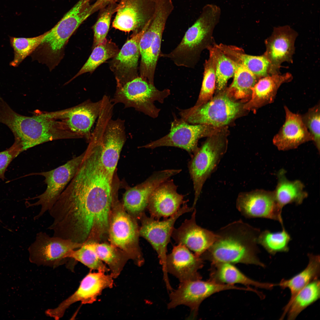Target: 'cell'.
Returning <instances> with one entry per match:
<instances>
[{"instance_id":"1","label":"cell","mask_w":320,"mask_h":320,"mask_svg":"<svg viewBox=\"0 0 320 320\" xmlns=\"http://www.w3.org/2000/svg\"><path fill=\"white\" fill-rule=\"evenodd\" d=\"M101 149L88 146L75 175L53 206L58 216L72 226L93 230L108 225L114 201L113 178L101 162Z\"/></svg>"},{"instance_id":"2","label":"cell","mask_w":320,"mask_h":320,"mask_svg":"<svg viewBox=\"0 0 320 320\" xmlns=\"http://www.w3.org/2000/svg\"><path fill=\"white\" fill-rule=\"evenodd\" d=\"M217 240L201 256L211 264L243 263L265 267L257 254L260 230L241 220L221 228L216 232Z\"/></svg>"},{"instance_id":"3","label":"cell","mask_w":320,"mask_h":320,"mask_svg":"<svg viewBox=\"0 0 320 320\" xmlns=\"http://www.w3.org/2000/svg\"><path fill=\"white\" fill-rule=\"evenodd\" d=\"M7 125L23 151L49 141L77 138L67 130L54 112L28 116L13 112L8 118Z\"/></svg>"},{"instance_id":"4","label":"cell","mask_w":320,"mask_h":320,"mask_svg":"<svg viewBox=\"0 0 320 320\" xmlns=\"http://www.w3.org/2000/svg\"><path fill=\"white\" fill-rule=\"evenodd\" d=\"M220 13V9L216 5L205 6L177 46L168 54L161 53L160 56L169 59L178 66L194 68L202 51L210 45L213 29Z\"/></svg>"},{"instance_id":"5","label":"cell","mask_w":320,"mask_h":320,"mask_svg":"<svg viewBox=\"0 0 320 320\" xmlns=\"http://www.w3.org/2000/svg\"><path fill=\"white\" fill-rule=\"evenodd\" d=\"M172 0H157L151 22L140 41L141 77L154 84V76L161 53V40L167 21L173 11Z\"/></svg>"},{"instance_id":"6","label":"cell","mask_w":320,"mask_h":320,"mask_svg":"<svg viewBox=\"0 0 320 320\" xmlns=\"http://www.w3.org/2000/svg\"><path fill=\"white\" fill-rule=\"evenodd\" d=\"M170 94L169 90H159L154 84L138 77L128 81H118L116 92L111 101L114 105L121 103L125 108H133L155 118L158 116L160 109L154 102L163 103Z\"/></svg>"},{"instance_id":"7","label":"cell","mask_w":320,"mask_h":320,"mask_svg":"<svg viewBox=\"0 0 320 320\" xmlns=\"http://www.w3.org/2000/svg\"><path fill=\"white\" fill-rule=\"evenodd\" d=\"M91 15L89 5L85 0L79 1L52 28L45 32L38 47L48 64L57 63L68 39L79 25Z\"/></svg>"},{"instance_id":"8","label":"cell","mask_w":320,"mask_h":320,"mask_svg":"<svg viewBox=\"0 0 320 320\" xmlns=\"http://www.w3.org/2000/svg\"><path fill=\"white\" fill-rule=\"evenodd\" d=\"M220 132L209 136L192 155L188 163L194 192L193 208L195 207L205 181L215 170L227 151V140Z\"/></svg>"},{"instance_id":"9","label":"cell","mask_w":320,"mask_h":320,"mask_svg":"<svg viewBox=\"0 0 320 320\" xmlns=\"http://www.w3.org/2000/svg\"><path fill=\"white\" fill-rule=\"evenodd\" d=\"M114 201L111 213L108 235L111 244L141 266L144 260L139 243V228L134 218L122 205Z\"/></svg>"},{"instance_id":"10","label":"cell","mask_w":320,"mask_h":320,"mask_svg":"<svg viewBox=\"0 0 320 320\" xmlns=\"http://www.w3.org/2000/svg\"><path fill=\"white\" fill-rule=\"evenodd\" d=\"M240 107V103L229 97L225 91L205 103L180 109L179 113L181 118L189 124L222 127L237 115Z\"/></svg>"},{"instance_id":"11","label":"cell","mask_w":320,"mask_h":320,"mask_svg":"<svg viewBox=\"0 0 320 320\" xmlns=\"http://www.w3.org/2000/svg\"><path fill=\"white\" fill-rule=\"evenodd\" d=\"M187 202L188 200L185 201L174 215L163 220L148 217L145 213L139 218L141 224L139 228L140 236L145 239L156 252L162 267L163 279L166 287L170 285L166 268L167 246L170 241L177 220L183 214L192 212L194 209L192 207L188 206Z\"/></svg>"},{"instance_id":"12","label":"cell","mask_w":320,"mask_h":320,"mask_svg":"<svg viewBox=\"0 0 320 320\" xmlns=\"http://www.w3.org/2000/svg\"><path fill=\"white\" fill-rule=\"evenodd\" d=\"M84 154V152L52 170L33 174L43 176L47 185L43 193L31 199L37 200L33 203H28L26 206L28 207L41 206L38 214L34 217V220L38 219L52 208L75 175Z\"/></svg>"},{"instance_id":"13","label":"cell","mask_w":320,"mask_h":320,"mask_svg":"<svg viewBox=\"0 0 320 320\" xmlns=\"http://www.w3.org/2000/svg\"><path fill=\"white\" fill-rule=\"evenodd\" d=\"M190 124L181 119L175 117L170 132L166 135L142 147L153 149L162 146L179 148L191 155L196 151L198 140L220 132L221 127L204 124Z\"/></svg>"},{"instance_id":"14","label":"cell","mask_w":320,"mask_h":320,"mask_svg":"<svg viewBox=\"0 0 320 320\" xmlns=\"http://www.w3.org/2000/svg\"><path fill=\"white\" fill-rule=\"evenodd\" d=\"M201 280L180 282L177 289L170 294L168 308L185 305L190 308L191 316L194 317L197 315L201 303L212 295L229 289L248 290L247 287L218 283L209 280L206 281Z\"/></svg>"},{"instance_id":"15","label":"cell","mask_w":320,"mask_h":320,"mask_svg":"<svg viewBox=\"0 0 320 320\" xmlns=\"http://www.w3.org/2000/svg\"><path fill=\"white\" fill-rule=\"evenodd\" d=\"M82 244L40 232L28 248L29 260L38 265L57 267L66 262L70 252Z\"/></svg>"},{"instance_id":"16","label":"cell","mask_w":320,"mask_h":320,"mask_svg":"<svg viewBox=\"0 0 320 320\" xmlns=\"http://www.w3.org/2000/svg\"><path fill=\"white\" fill-rule=\"evenodd\" d=\"M157 0H120L112 27L125 32L137 33L151 20Z\"/></svg>"},{"instance_id":"17","label":"cell","mask_w":320,"mask_h":320,"mask_svg":"<svg viewBox=\"0 0 320 320\" xmlns=\"http://www.w3.org/2000/svg\"><path fill=\"white\" fill-rule=\"evenodd\" d=\"M237 209L247 218H262L279 222L282 226V208L278 204L273 192L257 190L240 193L236 201Z\"/></svg>"},{"instance_id":"18","label":"cell","mask_w":320,"mask_h":320,"mask_svg":"<svg viewBox=\"0 0 320 320\" xmlns=\"http://www.w3.org/2000/svg\"><path fill=\"white\" fill-rule=\"evenodd\" d=\"M113 278L111 274L106 275L104 272H90L81 281L76 292L56 308L48 309L47 315L58 320L63 316L66 310L75 302L80 301L83 304L92 303L96 300L103 289L113 287Z\"/></svg>"},{"instance_id":"19","label":"cell","mask_w":320,"mask_h":320,"mask_svg":"<svg viewBox=\"0 0 320 320\" xmlns=\"http://www.w3.org/2000/svg\"><path fill=\"white\" fill-rule=\"evenodd\" d=\"M102 98L93 102L87 100L73 107L54 112L67 130L78 138H84L89 142L91 129L102 109Z\"/></svg>"},{"instance_id":"20","label":"cell","mask_w":320,"mask_h":320,"mask_svg":"<svg viewBox=\"0 0 320 320\" xmlns=\"http://www.w3.org/2000/svg\"><path fill=\"white\" fill-rule=\"evenodd\" d=\"M180 169H167L156 172L141 183L127 190L124 194V208L135 218H139L147 208L150 197L161 183L176 175Z\"/></svg>"},{"instance_id":"21","label":"cell","mask_w":320,"mask_h":320,"mask_svg":"<svg viewBox=\"0 0 320 320\" xmlns=\"http://www.w3.org/2000/svg\"><path fill=\"white\" fill-rule=\"evenodd\" d=\"M297 35L289 25L274 27L271 35L265 40L266 50L263 54L270 63L269 75L279 74L283 62H292Z\"/></svg>"},{"instance_id":"22","label":"cell","mask_w":320,"mask_h":320,"mask_svg":"<svg viewBox=\"0 0 320 320\" xmlns=\"http://www.w3.org/2000/svg\"><path fill=\"white\" fill-rule=\"evenodd\" d=\"M195 208L191 218L185 219L178 228H174L171 237L177 244L184 245L199 257L217 240L216 232L198 225L196 221Z\"/></svg>"},{"instance_id":"23","label":"cell","mask_w":320,"mask_h":320,"mask_svg":"<svg viewBox=\"0 0 320 320\" xmlns=\"http://www.w3.org/2000/svg\"><path fill=\"white\" fill-rule=\"evenodd\" d=\"M126 139L124 121L111 119L102 136L100 160L104 169L113 179Z\"/></svg>"},{"instance_id":"24","label":"cell","mask_w":320,"mask_h":320,"mask_svg":"<svg viewBox=\"0 0 320 320\" xmlns=\"http://www.w3.org/2000/svg\"><path fill=\"white\" fill-rule=\"evenodd\" d=\"M166 264L168 273L180 282L201 279L199 270L203 266V260L183 245L177 244L167 255Z\"/></svg>"},{"instance_id":"25","label":"cell","mask_w":320,"mask_h":320,"mask_svg":"<svg viewBox=\"0 0 320 320\" xmlns=\"http://www.w3.org/2000/svg\"><path fill=\"white\" fill-rule=\"evenodd\" d=\"M173 180H167L160 185L149 198L147 208L150 217L157 220L174 215L185 201L184 196L178 193Z\"/></svg>"},{"instance_id":"26","label":"cell","mask_w":320,"mask_h":320,"mask_svg":"<svg viewBox=\"0 0 320 320\" xmlns=\"http://www.w3.org/2000/svg\"><path fill=\"white\" fill-rule=\"evenodd\" d=\"M284 122L273 139V144L280 150L297 148L305 143L313 141L312 137L304 125L301 115L292 112L286 105Z\"/></svg>"},{"instance_id":"27","label":"cell","mask_w":320,"mask_h":320,"mask_svg":"<svg viewBox=\"0 0 320 320\" xmlns=\"http://www.w3.org/2000/svg\"><path fill=\"white\" fill-rule=\"evenodd\" d=\"M292 79V74L288 73L282 75H269L260 79L252 88L250 98L244 108L256 111L273 103L281 85L290 81Z\"/></svg>"},{"instance_id":"28","label":"cell","mask_w":320,"mask_h":320,"mask_svg":"<svg viewBox=\"0 0 320 320\" xmlns=\"http://www.w3.org/2000/svg\"><path fill=\"white\" fill-rule=\"evenodd\" d=\"M209 280L221 284H240L249 287L271 289L277 284L260 282L252 279L242 273L234 264L228 263L211 264Z\"/></svg>"},{"instance_id":"29","label":"cell","mask_w":320,"mask_h":320,"mask_svg":"<svg viewBox=\"0 0 320 320\" xmlns=\"http://www.w3.org/2000/svg\"><path fill=\"white\" fill-rule=\"evenodd\" d=\"M308 263L306 267L302 271L289 279H282L277 284L282 289H289L291 297L287 304L284 308L281 317L286 314L290 304L296 295L311 281L318 279L320 275V256L308 254Z\"/></svg>"},{"instance_id":"30","label":"cell","mask_w":320,"mask_h":320,"mask_svg":"<svg viewBox=\"0 0 320 320\" xmlns=\"http://www.w3.org/2000/svg\"><path fill=\"white\" fill-rule=\"evenodd\" d=\"M223 51L238 64L245 67L257 79L269 75L270 63L263 55L253 56L246 54L241 48L222 44Z\"/></svg>"},{"instance_id":"31","label":"cell","mask_w":320,"mask_h":320,"mask_svg":"<svg viewBox=\"0 0 320 320\" xmlns=\"http://www.w3.org/2000/svg\"><path fill=\"white\" fill-rule=\"evenodd\" d=\"M284 173L283 170L279 172L278 183L273 192L277 202L282 208L288 204H301L308 196L304 191L303 184L300 181L289 180L286 177Z\"/></svg>"},{"instance_id":"32","label":"cell","mask_w":320,"mask_h":320,"mask_svg":"<svg viewBox=\"0 0 320 320\" xmlns=\"http://www.w3.org/2000/svg\"><path fill=\"white\" fill-rule=\"evenodd\" d=\"M87 242L98 258L107 264L113 278L119 275L127 261L128 256L112 244L88 240Z\"/></svg>"},{"instance_id":"33","label":"cell","mask_w":320,"mask_h":320,"mask_svg":"<svg viewBox=\"0 0 320 320\" xmlns=\"http://www.w3.org/2000/svg\"><path fill=\"white\" fill-rule=\"evenodd\" d=\"M151 21L140 31L135 33L130 39L127 40L115 57L117 65L121 69L127 71L136 69L140 55V41Z\"/></svg>"},{"instance_id":"34","label":"cell","mask_w":320,"mask_h":320,"mask_svg":"<svg viewBox=\"0 0 320 320\" xmlns=\"http://www.w3.org/2000/svg\"><path fill=\"white\" fill-rule=\"evenodd\" d=\"M257 78L243 65L238 64L233 75V81L226 90L228 95L235 99L250 98L252 89Z\"/></svg>"},{"instance_id":"35","label":"cell","mask_w":320,"mask_h":320,"mask_svg":"<svg viewBox=\"0 0 320 320\" xmlns=\"http://www.w3.org/2000/svg\"><path fill=\"white\" fill-rule=\"evenodd\" d=\"M320 297V281L317 279L310 283L295 296L287 310V319H295L302 311Z\"/></svg>"},{"instance_id":"36","label":"cell","mask_w":320,"mask_h":320,"mask_svg":"<svg viewBox=\"0 0 320 320\" xmlns=\"http://www.w3.org/2000/svg\"><path fill=\"white\" fill-rule=\"evenodd\" d=\"M208 47L212 50L214 56L216 83L217 89L220 91L224 89L228 80L233 76L238 64L231 59L218 45H210Z\"/></svg>"},{"instance_id":"37","label":"cell","mask_w":320,"mask_h":320,"mask_svg":"<svg viewBox=\"0 0 320 320\" xmlns=\"http://www.w3.org/2000/svg\"><path fill=\"white\" fill-rule=\"evenodd\" d=\"M118 53L116 45L106 40L94 47L87 61L72 79L82 74L93 71L108 59L115 57Z\"/></svg>"},{"instance_id":"38","label":"cell","mask_w":320,"mask_h":320,"mask_svg":"<svg viewBox=\"0 0 320 320\" xmlns=\"http://www.w3.org/2000/svg\"><path fill=\"white\" fill-rule=\"evenodd\" d=\"M291 240L290 235L283 226L282 231L279 232H272L268 230L260 232L257 243L268 253L274 255L278 252H288Z\"/></svg>"},{"instance_id":"39","label":"cell","mask_w":320,"mask_h":320,"mask_svg":"<svg viewBox=\"0 0 320 320\" xmlns=\"http://www.w3.org/2000/svg\"><path fill=\"white\" fill-rule=\"evenodd\" d=\"M45 33L32 38L10 37V41L14 52L13 60L10 65L17 67L27 56L36 49L40 44Z\"/></svg>"},{"instance_id":"40","label":"cell","mask_w":320,"mask_h":320,"mask_svg":"<svg viewBox=\"0 0 320 320\" xmlns=\"http://www.w3.org/2000/svg\"><path fill=\"white\" fill-rule=\"evenodd\" d=\"M209 57L204 65V72L201 88L198 100L194 105L205 103L212 98L216 83L215 63L213 52L209 48Z\"/></svg>"},{"instance_id":"41","label":"cell","mask_w":320,"mask_h":320,"mask_svg":"<svg viewBox=\"0 0 320 320\" xmlns=\"http://www.w3.org/2000/svg\"><path fill=\"white\" fill-rule=\"evenodd\" d=\"M68 257L81 262L91 269L105 273L110 270L87 242L83 243L80 248L70 252Z\"/></svg>"},{"instance_id":"42","label":"cell","mask_w":320,"mask_h":320,"mask_svg":"<svg viewBox=\"0 0 320 320\" xmlns=\"http://www.w3.org/2000/svg\"><path fill=\"white\" fill-rule=\"evenodd\" d=\"M118 3H114L101 9L97 20L93 26L94 47L104 42L109 31L112 15L116 12Z\"/></svg>"},{"instance_id":"43","label":"cell","mask_w":320,"mask_h":320,"mask_svg":"<svg viewBox=\"0 0 320 320\" xmlns=\"http://www.w3.org/2000/svg\"><path fill=\"white\" fill-rule=\"evenodd\" d=\"M320 103L308 109L305 113L301 115L302 121L312 137L313 141L318 150L320 149Z\"/></svg>"},{"instance_id":"44","label":"cell","mask_w":320,"mask_h":320,"mask_svg":"<svg viewBox=\"0 0 320 320\" xmlns=\"http://www.w3.org/2000/svg\"><path fill=\"white\" fill-rule=\"evenodd\" d=\"M22 152L21 147L14 142L9 148L0 152V179L3 180H4L5 173L8 165L15 158Z\"/></svg>"},{"instance_id":"45","label":"cell","mask_w":320,"mask_h":320,"mask_svg":"<svg viewBox=\"0 0 320 320\" xmlns=\"http://www.w3.org/2000/svg\"><path fill=\"white\" fill-rule=\"evenodd\" d=\"M120 0H96L92 4V10L93 13L100 10L109 4L117 3Z\"/></svg>"},{"instance_id":"46","label":"cell","mask_w":320,"mask_h":320,"mask_svg":"<svg viewBox=\"0 0 320 320\" xmlns=\"http://www.w3.org/2000/svg\"><path fill=\"white\" fill-rule=\"evenodd\" d=\"M1 222V220L0 219V222Z\"/></svg>"}]
</instances>
